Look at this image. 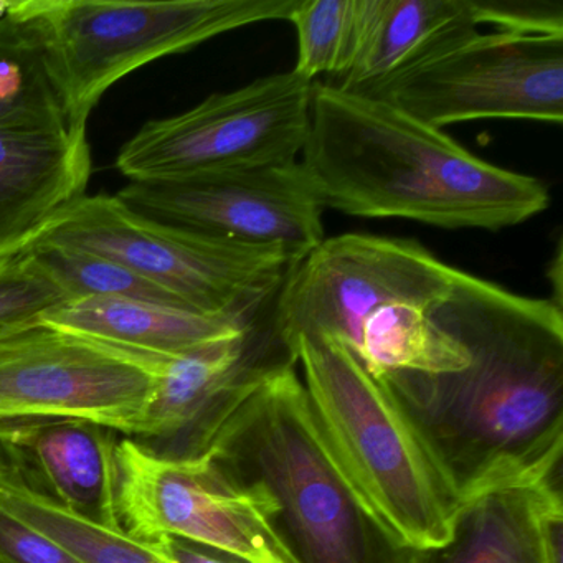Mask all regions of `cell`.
<instances>
[{
	"label": "cell",
	"mask_w": 563,
	"mask_h": 563,
	"mask_svg": "<svg viewBox=\"0 0 563 563\" xmlns=\"http://www.w3.org/2000/svg\"><path fill=\"white\" fill-rule=\"evenodd\" d=\"M466 352L451 372L380 377L417 424L461 503L504 484L560 479L563 312L467 273L430 312Z\"/></svg>",
	"instance_id": "6da1fadb"
},
{
	"label": "cell",
	"mask_w": 563,
	"mask_h": 563,
	"mask_svg": "<svg viewBox=\"0 0 563 563\" xmlns=\"http://www.w3.org/2000/svg\"><path fill=\"white\" fill-rule=\"evenodd\" d=\"M476 24L500 32L563 37V8L553 0H471Z\"/></svg>",
	"instance_id": "cb8c5ba5"
},
{
	"label": "cell",
	"mask_w": 563,
	"mask_h": 563,
	"mask_svg": "<svg viewBox=\"0 0 563 563\" xmlns=\"http://www.w3.org/2000/svg\"><path fill=\"white\" fill-rule=\"evenodd\" d=\"M463 27H477L471 0H358L354 60L335 87L364 93Z\"/></svg>",
	"instance_id": "ac0fdd59"
},
{
	"label": "cell",
	"mask_w": 563,
	"mask_h": 563,
	"mask_svg": "<svg viewBox=\"0 0 563 563\" xmlns=\"http://www.w3.org/2000/svg\"><path fill=\"white\" fill-rule=\"evenodd\" d=\"M146 545L167 563H246L222 550L177 539V537H161Z\"/></svg>",
	"instance_id": "484cf974"
},
{
	"label": "cell",
	"mask_w": 563,
	"mask_h": 563,
	"mask_svg": "<svg viewBox=\"0 0 563 563\" xmlns=\"http://www.w3.org/2000/svg\"><path fill=\"white\" fill-rule=\"evenodd\" d=\"M209 454L252 494L298 563H413L358 496L322 440L296 364L250 391L217 431Z\"/></svg>",
	"instance_id": "3957f363"
},
{
	"label": "cell",
	"mask_w": 563,
	"mask_h": 563,
	"mask_svg": "<svg viewBox=\"0 0 563 563\" xmlns=\"http://www.w3.org/2000/svg\"><path fill=\"white\" fill-rule=\"evenodd\" d=\"M289 22L298 34L292 71L316 81L322 74L342 77L354 60L358 0H298Z\"/></svg>",
	"instance_id": "44dd1931"
},
{
	"label": "cell",
	"mask_w": 563,
	"mask_h": 563,
	"mask_svg": "<svg viewBox=\"0 0 563 563\" xmlns=\"http://www.w3.org/2000/svg\"><path fill=\"white\" fill-rule=\"evenodd\" d=\"M298 0H18L5 15L41 51L75 126L108 90L151 62L266 21H289Z\"/></svg>",
	"instance_id": "5b68a950"
},
{
	"label": "cell",
	"mask_w": 563,
	"mask_h": 563,
	"mask_svg": "<svg viewBox=\"0 0 563 563\" xmlns=\"http://www.w3.org/2000/svg\"><path fill=\"white\" fill-rule=\"evenodd\" d=\"M0 563H84L0 506Z\"/></svg>",
	"instance_id": "d4e9b609"
},
{
	"label": "cell",
	"mask_w": 563,
	"mask_h": 563,
	"mask_svg": "<svg viewBox=\"0 0 563 563\" xmlns=\"http://www.w3.org/2000/svg\"><path fill=\"white\" fill-rule=\"evenodd\" d=\"M120 433L77 418L0 421V460L25 486L81 519L123 530L118 509Z\"/></svg>",
	"instance_id": "5bb4252c"
},
{
	"label": "cell",
	"mask_w": 563,
	"mask_h": 563,
	"mask_svg": "<svg viewBox=\"0 0 563 563\" xmlns=\"http://www.w3.org/2000/svg\"><path fill=\"white\" fill-rule=\"evenodd\" d=\"M262 316L245 321L164 302L88 296L68 299L41 318L48 324L103 344L170 357L240 338Z\"/></svg>",
	"instance_id": "e0dca14e"
},
{
	"label": "cell",
	"mask_w": 563,
	"mask_h": 563,
	"mask_svg": "<svg viewBox=\"0 0 563 563\" xmlns=\"http://www.w3.org/2000/svg\"><path fill=\"white\" fill-rule=\"evenodd\" d=\"M37 240L111 260L203 314L252 319L275 301L298 256L161 225L117 196L78 200ZM35 240V242H37Z\"/></svg>",
	"instance_id": "8992f818"
},
{
	"label": "cell",
	"mask_w": 563,
	"mask_h": 563,
	"mask_svg": "<svg viewBox=\"0 0 563 563\" xmlns=\"http://www.w3.org/2000/svg\"><path fill=\"white\" fill-rule=\"evenodd\" d=\"M52 101L58 98L41 51L31 35L5 15L4 5L0 14V117Z\"/></svg>",
	"instance_id": "7402d4cb"
},
{
	"label": "cell",
	"mask_w": 563,
	"mask_h": 563,
	"mask_svg": "<svg viewBox=\"0 0 563 563\" xmlns=\"http://www.w3.org/2000/svg\"><path fill=\"white\" fill-rule=\"evenodd\" d=\"M299 164L322 209L365 219L497 232L550 203L542 180L493 166L384 101L319 81Z\"/></svg>",
	"instance_id": "7a4b0ae2"
},
{
	"label": "cell",
	"mask_w": 563,
	"mask_h": 563,
	"mask_svg": "<svg viewBox=\"0 0 563 563\" xmlns=\"http://www.w3.org/2000/svg\"><path fill=\"white\" fill-rule=\"evenodd\" d=\"M314 81L296 71L217 93L144 124L117 157L130 183L296 163L309 131Z\"/></svg>",
	"instance_id": "ba28073f"
},
{
	"label": "cell",
	"mask_w": 563,
	"mask_h": 563,
	"mask_svg": "<svg viewBox=\"0 0 563 563\" xmlns=\"http://www.w3.org/2000/svg\"><path fill=\"white\" fill-rule=\"evenodd\" d=\"M117 197L161 225L222 242L283 249L299 260L325 240L324 209L299 161L130 183Z\"/></svg>",
	"instance_id": "8fae6325"
},
{
	"label": "cell",
	"mask_w": 563,
	"mask_h": 563,
	"mask_svg": "<svg viewBox=\"0 0 563 563\" xmlns=\"http://www.w3.org/2000/svg\"><path fill=\"white\" fill-rule=\"evenodd\" d=\"M292 354L312 420L372 512L410 549L446 543L460 496L390 388L331 335H301Z\"/></svg>",
	"instance_id": "277c9868"
},
{
	"label": "cell",
	"mask_w": 563,
	"mask_h": 563,
	"mask_svg": "<svg viewBox=\"0 0 563 563\" xmlns=\"http://www.w3.org/2000/svg\"><path fill=\"white\" fill-rule=\"evenodd\" d=\"M457 273L413 240L364 233L325 239L283 283L272 305L273 331L292 357L301 335H331L349 345L384 306H437Z\"/></svg>",
	"instance_id": "30bf717a"
},
{
	"label": "cell",
	"mask_w": 563,
	"mask_h": 563,
	"mask_svg": "<svg viewBox=\"0 0 563 563\" xmlns=\"http://www.w3.org/2000/svg\"><path fill=\"white\" fill-rule=\"evenodd\" d=\"M0 506L41 530L84 563H167L146 543L75 516L60 504L35 493L0 460Z\"/></svg>",
	"instance_id": "d6986e66"
},
{
	"label": "cell",
	"mask_w": 563,
	"mask_h": 563,
	"mask_svg": "<svg viewBox=\"0 0 563 563\" xmlns=\"http://www.w3.org/2000/svg\"><path fill=\"white\" fill-rule=\"evenodd\" d=\"M151 506L164 536L212 547L246 563H298L252 494L236 486L209 454L166 471Z\"/></svg>",
	"instance_id": "9a60e30c"
},
{
	"label": "cell",
	"mask_w": 563,
	"mask_h": 563,
	"mask_svg": "<svg viewBox=\"0 0 563 563\" xmlns=\"http://www.w3.org/2000/svg\"><path fill=\"white\" fill-rule=\"evenodd\" d=\"M358 95L437 130L476 120L562 124L563 37L457 29Z\"/></svg>",
	"instance_id": "52a82bcc"
},
{
	"label": "cell",
	"mask_w": 563,
	"mask_h": 563,
	"mask_svg": "<svg viewBox=\"0 0 563 563\" xmlns=\"http://www.w3.org/2000/svg\"><path fill=\"white\" fill-rule=\"evenodd\" d=\"M560 479L504 484L461 503L443 545L413 563H562Z\"/></svg>",
	"instance_id": "2e32d148"
},
{
	"label": "cell",
	"mask_w": 563,
	"mask_h": 563,
	"mask_svg": "<svg viewBox=\"0 0 563 563\" xmlns=\"http://www.w3.org/2000/svg\"><path fill=\"white\" fill-rule=\"evenodd\" d=\"M24 252L32 255V258L64 289L68 299L110 296L187 308L179 299L137 273L85 250L37 240Z\"/></svg>",
	"instance_id": "ffe728a7"
},
{
	"label": "cell",
	"mask_w": 563,
	"mask_h": 563,
	"mask_svg": "<svg viewBox=\"0 0 563 563\" xmlns=\"http://www.w3.org/2000/svg\"><path fill=\"white\" fill-rule=\"evenodd\" d=\"M157 358L27 319L0 329V421L77 418L136 438Z\"/></svg>",
	"instance_id": "9c48e42d"
},
{
	"label": "cell",
	"mask_w": 563,
	"mask_h": 563,
	"mask_svg": "<svg viewBox=\"0 0 563 563\" xmlns=\"http://www.w3.org/2000/svg\"><path fill=\"white\" fill-rule=\"evenodd\" d=\"M91 170L87 128L58 101L0 117V263L84 199Z\"/></svg>",
	"instance_id": "4fadbf2b"
},
{
	"label": "cell",
	"mask_w": 563,
	"mask_h": 563,
	"mask_svg": "<svg viewBox=\"0 0 563 563\" xmlns=\"http://www.w3.org/2000/svg\"><path fill=\"white\" fill-rule=\"evenodd\" d=\"M64 301V289L27 252L0 263V329L38 318Z\"/></svg>",
	"instance_id": "603a6c76"
},
{
	"label": "cell",
	"mask_w": 563,
	"mask_h": 563,
	"mask_svg": "<svg viewBox=\"0 0 563 563\" xmlns=\"http://www.w3.org/2000/svg\"><path fill=\"white\" fill-rule=\"evenodd\" d=\"M296 364L268 319L245 334L157 358L156 390L134 440L170 457H199L240 401L283 365Z\"/></svg>",
	"instance_id": "7c38bea8"
}]
</instances>
